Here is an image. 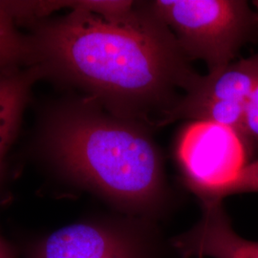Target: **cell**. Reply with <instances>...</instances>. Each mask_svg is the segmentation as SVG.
Masks as SVG:
<instances>
[{"mask_svg":"<svg viewBox=\"0 0 258 258\" xmlns=\"http://www.w3.org/2000/svg\"><path fill=\"white\" fill-rule=\"evenodd\" d=\"M145 8L175 37L189 61L209 73L235 61L242 48L258 41V10L245 0H148Z\"/></svg>","mask_w":258,"mask_h":258,"instance_id":"3957f363","label":"cell"},{"mask_svg":"<svg viewBox=\"0 0 258 258\" xmlns=\"http://www.w3.org/2000/svg\"><path fill=\"white\" fill-rule=\"evenodd\" d=\"M258 192V157L243 167L237 177L218 190L208 196L202 201L224 200L226 197L236 194H257Z\"/></svg>","mask_w":258,"mask_h":258,"instance_id":"30bf717a","label":"cell"},{"mask_svg":"<svg viewBox=\"0 0 258 258\" xmlns=\"http://www.w3.org/2000/svg\"><path fill=\"white\" fill-rule=\"evenodd\" d=\"M0 258H11L9 250L1 240H0Z\"/></svg>","mask_w":258,"mask_h":258,"instance_id":"7c38bea8","label":"cell"},{"mask_svg":"<svg viewBox=\"0 0 258 258\" xmlns=\"http://www.w3.org/2000/svg\"><path fill=\"white\" fill-rule=\"evenodd\" d=\"M241 142L249 162L258 156V83L245 104Z\"/></svg>","mask_w":258,"mask_h":258,"instance_id":"8fae6325","label":"cell"},{"mask_svg":"<svg viewBox=\"0 0 258 258\" xmlns=\"http://www.w3.org/2000/svg\"><path fill=\"white\" fill-rule=\"evenodd\" d=\"M201 216L188 230L170 237L183 258H258V241L245 239L234 231L223 200L202 201Z\"/></svg>","mask_w":258,"mask_h":258,"instance_id":"8992f818","label":"cell"},{"mask_svg":"<svg viewBox=\"0 0 258 258\" xmlns=\"http://www.w3.org/2000/svg\"><path fill=\"white\" fill-rule=\"evenodd\" d=\"M252 5H253V6H254V7H255V8L258 10V1H254Z\"/></svg>","mask_w":258,"mask_h":258,"instance_id":"4fadbf2b","label":"cell"},{"mask_svg":"<svg viewBox=\"0 0 258 258\" xmlns=\"http://www.w3.org/2000/svg\"><path fill=\"white\" fill-rule=\"evenodd\" d=\"M257 83L258 53L235 60L218 71L205 76L199 74L156 127L185 120L191 111L208 103L233 102L246 104Z\"/></svg>","mask_w":258,"mask_h":258,"instance_id":"52a82bcc","label":"cell"},{"mask_svg":"<svg viewBox=\"0 0 258 258\" xmlns=\"http://www.w3.org/2000/svg\"><path fill=\"white\" fill-rule=\"evenodd\" d=\"M141 5L146 17L135 24L78 9L42 21L31 36V66L155 128L199 74L168 28Z\"/></svg>","mask_w":258,"mask_h":258,"instance_id":"6da1fadb","label":"cell"},{"mask_svg":"<svg viewBox=\"0 0 258 258\" xmlns=\"http://www.w3.org/2000/svg\"><path fill=\"white\" fill-rule=\"evenodd\" d=\"M152 129L85 97L52 113L44 144L71 181L121 214L159 222L170 211L173 195Z\"/></svg>","mask_w":258,"mask_h":258,"instance_id":"7a4b0ae2","label":"cell"},{"mask_svg":"<svg viewBox=\"0 0 258 258\" xmlns=\"http://www.w3.org/2000/svg\"><path fill=\"white\" fill-rule=\"evenodd\" d=\"M175 157L184 185L199 201L231 183L249 164L238 135L208 120H190L181 129Z\"/></svg>","mask_w":258,"mask_h":258,"instance_id":"5b68a950","label":"cell"},{"mask_svg":"<svg viewBox=\"0 0 258 258\" xmlns=\"http://www.w3.org/2000/svg\"><path fill=\"white\" fill-rule=\"evenodd\" d=\"M173 253L159 222L120 214L57 230L34 258H171Z\"/></svg>","mask_w":258,"mask_h":258,"instance_id":"277c9868","label":"cell"},{"mask_svg":"<svg viewBox=\"0 0 258 258\" xmlns=\"http://www.w3.org/2000/svg\"><path fill=\"white\" fill-rule=\"evenodd\" d=\"M18 21L14 2L0 1V70L32 63V39L19 32Z\"/></svg>","mask_w":258,"mask_h":258,"instance_id":"9c48e42d","label":"cell"},{"mask_svg":"<svg viewBox=\"0 0 258 258\" xmlns=\"http://www.w3.org/2000/svg\"><path fill=\"white\" fill-rule=\"evenodd\" d=\"M41 78L37 66L0 70V165L18 133L31 88Z\"/></svg>","mask_w":258,"mask_h":258,"instance_id":"ba28073f","label":"cell"}]
</instances>
